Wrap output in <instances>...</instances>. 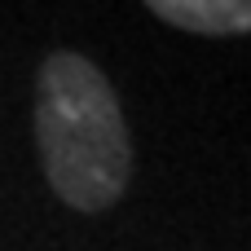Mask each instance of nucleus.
<instances>
[{
  "label": "nucleus",
  "instance_id": "1",
  "mask_svg": "<svg viewBox=\"0 0 251 251\" xmlns=\"http://www.w3.org/2000/svg\"><path fill=\"white\" fill-rule=\"evenodd\" d=\"M35 146L49 190L84 212H110L132 181V137L124 106L101 75L75 49H57L35 75Z\"/></svg>",
  "mask_w": 251,
  "mask_h": 251
},
{
  "label": "nucleus",
  "instance_id": "2",
  "mask_svg": "<svg viewBox=\"0 0 251 251\" xmlns=\"http://www.w3.org/2000/svg\"><path fill=\"white\" fill-rule=\"evenodd\" d=\"M154 18L190 35H251V0H141Z\"/></svg>",
  "mask_w": 251,
  "mask_h": 251
}]
</instances>
